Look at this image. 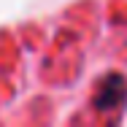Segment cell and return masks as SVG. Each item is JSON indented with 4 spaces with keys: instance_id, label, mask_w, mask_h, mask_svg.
Returning a JSON list of instances; mask_svg holds the SVG:
<instances>
[{
    "instance_id": "obj_1",
    "label": "cell",
    "mask_w": 127,
    "mask_h": 127,
    "mask_svg": "<svg viewBox=\"0 0 127 127\" xmlns=\"http://www.w3.org/2000/svg\"><path fill=\"white\" fill-rule=\"evenodd\" d=\"M125 100H127V81H125V76H119V73L105 76L100 81V87H97V92H95V97H92L95 108L103 111V114L122 108Z\"/></svg>"
}]
</instances>
